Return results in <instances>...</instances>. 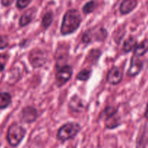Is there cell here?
Wrapping results in <instances>:
<instances>
[{
	"label": "cell",
	"instance_id": "6da1fadb",
	"mask_svg": "<svg viewBox=\"0 0 148 148\" xmlns=\"http://www.w3.org/2000/svg\"><path fill=\"white\" fill-rule=\"evenodd\" d=\"M82 18L77 10H70L65 13L61 26V33L64 36L74 33L80 25Z\"/></svg>",
	"mask_w": 148,
	"mask_h": 148
},
{
	"label": "cell",
	"instance_id": "7a4b0ae2",
	"mask_svg": "<svg viewBox=\"0 0 148 148\" xmlns=\"http://www.w3.org/2000/svg\"><path fill=\"white\" fill-rule=\"evenodd\" d=\"M26 134L25 129L18 124H12L8 129L7 140L12 147H17L20 145Z\"/></svg>",
	"mask_w": 148,
	"mask_h": 148
},
{
	"label": "cell",
	"instance_id": "3957f363",
	"mask_svg": "<svg viewBox=\"0 0 148 148\" xmlns=\"http://www.w3.org/2000/svg\"><path fill=\"white\" fill-rule=\"evenodd\" d=\"M80 125L77 123H66L59 130L57 133V138L60 141H66L75 137L80 131Z\"/></svg>",
	"mask_w": 148,
	"mask_h": 148
},
{
	"label": "cell",
	"instance_id": "277c9868",
	"mask_svg": "<svg viewBox=\"0 0 148 148\" xmlns=\"http://www.w3.org/2000/svg\"><path fill=\"white\" fill-rule=\"evenodd\" d=\"M73 70L69 65H65L62 67L58 69L57 72L55 75V82L58 87L63 86L72 77Z\"/></svg>",
	"mask_w": 148,
	"mask_h": 148
},
{
	"label": "cell",
	"instance_id": "5b68a950",
	"mask_svg": "<svg viewBox=\"0 0 148 148\" xmlns=\"http://www.w3.org/2000/svg\"><path fill=\"white\" fill-rule=\"evenodd\" d=\"M29 59L32 66L35 68L40 67L46 64V53L41 50H33L30 53Z\"/></svg>",
	"mask_w": 148,
	"mask_h": 148
},
{
	"label": "cell",
	"instance_id": "8992f818",
	"mask_svg": "<svg viewBox=\"0 0 148 148\" xmlns=\"http://www.w3.org/2000/svg\"><path fill=\"white\" fill-rule=\"evenodd\" d=\"M123 78V72L120 68L117 66L111 68L107 75V81L111 85H118Z\"/></svg>",
	"mask_w": 148,
	"mask_h": 148
},
{
	"label": "cell",
	"instance_id": "52a82bcc",
	"mask_svg": "<svg viewBox=\"0 0 148 148\" xmlns=\"http://www.w3.org/2000/svg\"><path fill=\"white\" fill-rule=\"evenodd\" d=\"M143 67V63L140 59V57H137L133 55L131 59L130 66L127 71V75L130 77H134L138 75Z\"/></svg>",
	"mask_w": 148,
	"mask_h": 148
},
{
	"label": "cell",
	"instance_id": "ba28073f",
	"mask_svg": "<svg viewBox=\"0 0 148 148\" xmlns=\"http://www.w3.org/2000/svg\"><path fill=\"white\" fill-rule=\"evenodd\" d=\"M38 117L37 110L31 106L23 108L22 111V119L25 123H32L36 121Z\"/></svg>",
	"mask_w": 148,
	"mask_h": 148
},
{
	"label": "cell",
	"instance_id": "9c48e42d",
	"mask_svg": "<svg viewBox=\"0 0 148 148\" xmlns=\"http://www.w3.org/2000/svg\"><path fill=\"white\" fill-rule=\"evenodd\" d=\"M148 143V127L147 125L140 131L137 139V148H145Z\"/></svg>",
	"mask_w": 148,
	"mask_h": 148
},
{
	"label": "cell",
	"instance_id": "30bf717a",
	"mask_svg": "<svg viewBox=\"0 0 148 148\" xmlns=\"http://www.w3.org/2000/svg\"><path fill=\"white\" fill-rule=\"evenodd\" d=\"M138 0H124L120 5V12L123 14H128L135 9Z\"/></svg>",
	"mask_w": 148,
	"mask_h": 148
},
{
	"label": "cell",
	"instance_id": "8fae6325",
	"mask_svg": "<svg viewBox=\"0 0 148 148\" xmlns=\"http://www.w3.org/2000/svg\"><path fill=\"white\" fill-rule=\"evenodd\" d=\"M35 14H36V10L34 9H30L26 11L20 19L19 25L20 27H25V26L27 25L34 18Z\"/></svg>",
	"mask_w": 148,
	"mask_h": 148
},
{
	"label": "cell",
	"instance_id": "7c38bea8",
	"mask_svg": "<svg viewBox=\"0 0 148 148\" xmlns=\"http://www.w3.org/2000/svg\"><path fill=\"white\" fill-rule=\"evenodd\" d=\"M148 51V40H145L137 44L134 49V56L140 57L145 54Z\"/></svg>",
	"mask_w": 148,
	"mask_h": 148
},
{
	"label": "cell",
	"instance_id": "4fadbf2b",
	"mask_svg": "<svg viewBox=\"0 0 148 148\" xmlns=\"http://www.w3.org/2000/svg\"><path fill=\"white\" fill-rule=\"evenodd\" d=\"M106 127L108 129H114L118 127L120 124L119 122V118L117 116L116 114L114 115L106 117Z\"/></svg>",
	"mask_w": 148,
	"mask_h": 148
},
{
	"label": "cell",
	"instance_id": "5bb4252c",
	"mask_svg": "<svg viewBox=\"0 0 148 148\" xmlns=\"http://www.w3.org/2000/svg\"><path fill=\"white\" fill-rule=\"evenodd\" d=\"M12 102V97L8 92H0V109L8 107Z\"/></svg>",
	"mask_w": 148,
	"mask_h": 148
},
{
	"label": "cell",
	"instance_id": "9a60e30c",
	"mask_svg": "<svg viewBox=\"0 0 148 148\" xmlns=\"http://www.w3.org/2000/svg\"><path fill=\"white\" fill-rule=\"evenodd\" d=\"M137 45V42L136 39L134 37H130L124 41V44H123L122 50L125 53H128V52L131 51L133 49H134Z\"/></svg>",
	"mask_w": 148,
	"mask_h": 148
},
{
	"label": "cell",
	"instance_id": "2e32d148",
	"mask_svg": "<svg viewBox=\"0 0 148 148\" xmlns=\"http://www.w3.org/2000/svg\"><path fill=\"white\" fill-rule=\"evenodd\" d=\"M69 107L75 111H79L84 108L82 101L77 96L72 97L69 101Z\"/></svg>",
	"mask_w": 148,
	"mask_h": 148
},
{
	"label": "cell",
	"instance_id": "e0dca14e",
	"mask_svg": "<svg viewBox=\"0 0 148 148\" xmlns=\"http://www.w3.org/2000/svg\"><path fill=\"white\" fill-rule=\"evenodd\" d=\"M53 16L52 12H49L46 14H45V15L43 17V20H42V26H43V28L47 29L53 22Z\"/></svg>",
	"mask_w": 148,
	"mask_h": 148
},
{
	"label": "cell",
	"instance_id": "ac0fdd59",
	"mask_svg": "<svg viewBox=\"0 0 148 148\" xmlns=\"http://www.w3.org/2000/svg\"><path fill=\"white\" fill-rule=\"evenodd\" d=\"M90 73L91 71L90 69H83V70H82L78 74L77 76V79L81 81L88 80L90 78Z\"/></svg>",
	"mask_w": 148,
	"mask_h": 148
},
{
	"label": "cell",
	"instance_id": "d6986e66",
	"mask_svg": "<svg viewBox=\"0 0 148 148\" xmlns=\"http://www.w3.org/2000/svg\"><path fill=\"white\" fill-rule=\"evenodd\" d=\"M95 8V3L94 1H90L85 4L84 5L83 8H82V11L85 14H89V13L92 12Z\"/></svg>",
	"mask_w": 148,
	"mask_h": 148
},
{
	"label": "cell",
	"instance_id": "ffe728a7",
	"mask_svg": "<svg viewBox=\"0 0 148 148\" xmlns=\"http://www.w3.org/2000/svg\"><path fill=\"white\" fill-rule=\"evenodd\" d=\"M9 56L5 53H0V72H2L4 69L7 64V61H8Z\"/></svg>",
	"mask_w": 148,
	"mask_h": 148
},
{
	"label": "cell",
	"instance_id": "44dd1931",
	"mask_svg": "<svg viewBox=\"0 0 148 148\" xmlns=\"http://www.w3.org/2000/svg\"><path fill=\"white\" fill-rule=\"evenodd\" d=\"M9 45V38L6 36H0V49H4Z\"/></svg>",
	"mask_w": 148,
	"mask_h": 148
},
{
	"label": "cell",
	"instance_id": "7402d4cb",
	"mask_svg": "<svg viewBox=\"0 0 148 148\" xmlns=\"http://www.w3.org/2000/svg\"><path fill=\"white\" fill-rule=\"evenodd\" d=\"M32 1V0H17V7L19 9H24L27 7L29 4Z\"/></svg>",
	"mask_w": 148,
	"mask_h": 148
},
{
	"label": "cell",
	"instance_id": "603a6c76",
	"mask_svg": "<svg viewBox=\"0 0 148 148\" xmlns=\"http://www.w3.org/2000/svg\"><path fill=\"white\" fill-rule=\"evenodd\" d=\"M117 114V109H116L114 107H107L105 109V114L106 117L114 115V114Z\"/></svg>",
	"mask_w": 148,
	"mask_h": 148
},
{
	"label": "cell",
	"instance_id": "cb8c5ba5",
	"mask_svg": "<svg viewBox=\"0 0 148 148\" xmlns=\"http://www.w3.org/2000/svg\"><path fill=\"white\" fill-rule=\"evenodd\" d=\"M13 1H14V0H1V2L3 6L8 7V6H10V4L13 2Z\"/></svg>",
	"mask_w": 148,
	"mask_h": 148
},
{
	"label": "cell",
	"instance_id": "d4e9b609",
	"mask_svg": "<svg viewBox=\"0 0 148 148\" xmlns=\"http://www.w3.org/2000/svg\"><path fill=\"white\" fill-rule=\"evenodd\" d=\"M145 116L146 118H147L148 119V103H147V108H146L145 113Z\"/></svg>",
	"mask_w": 148,
	"mask_h": 148
}]
</instances>
